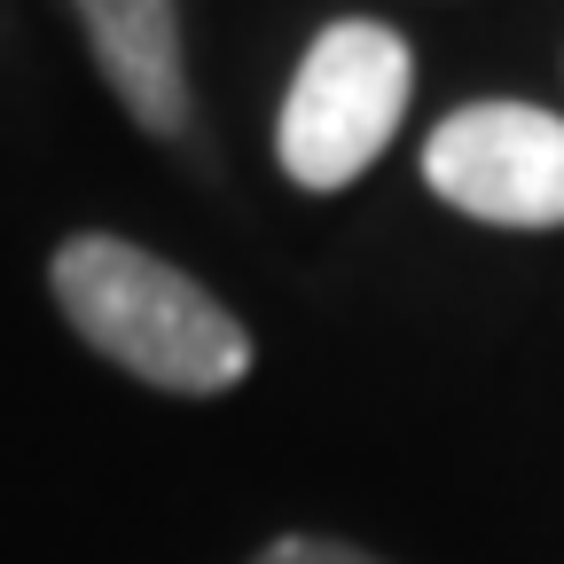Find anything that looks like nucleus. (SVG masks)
I'll use <instances>...</instances> for the list:
<instances>
[{
	"label": "nucleus",
	"mask_w": 564,
	"mask_h": 564,
	"mask_svg": "<svg viewBox=\"0 0 564 564\" xmlns=\"http://www.w3.org/2000/svg\"><path fill=\"white\" fill-rule=\"evenodd\" d=\"M415 95V55L392 24L377 17H345L314 32V47L291 70V95L274 118V158L299 188H345L361 181L384 141L400 133V110Z\"/></svg>",
	"instance_id": "f03ea898"
},
{
	"label": "nucleus",
	"mask_w": 564,
	"mask_h": 564,
	"mask_svg": "<svg viewBox=\"0 0 564 564\" xmlns=\"http://www.w3.org/2000/svg\"><path fill=\"white\" fill-rule=\"evenodd\" d=\"M251 564H384V556L352 549V541H329V533H282V541L259 549Z\"/></svg>",
	"instance_id": "39448f33"
},
{
	"label": "nucleus",
	"mask_w": 564,
	"mask_h": 564,
	"mask_svg": "<svg viewBox=\"0 0 564 564\" xmlns=\"http://www.w3.org/2000/svg\"><path fill=\"white\" fill-rule=\"evenodd\" d=\"M87 24L95 70L141 133H188V47H181V0H70Z\"/></svg>",
	"instance_id": "20e7f679"
},
{
	"label": "nucleus",
	"mask_w": 564,
	"mask_h": 564,
	"mask_svg": "<svg viewBox=\"0 0 564 564\" xmlns=\"http://www.w3.org/2000/svg\"><path fill=\"white\" fill-rule=\"evenodd\" d=\"M47 291L110 369L158 392H228L251 377V329L158 251L126 236H70L47 259Z\"/></svg>",
	"instance_id": "f257e3e1"
},
{
	"label": "nucleus",
	"mask_w": 564,
	"mask_h": 564,
	"mask_svg": "<svg viewBox=\"0 0 564 564\" xmlns=\"http://www.w3.org/2000/svg\"><path fill=\"white\" fill-rule=\"evenodd\" d=\"M440 204L486 228H564V118L533 102H463L423 141Z\"/></svg>",
	"instance_id": "7ed1b4c3"
}]
</instances>
